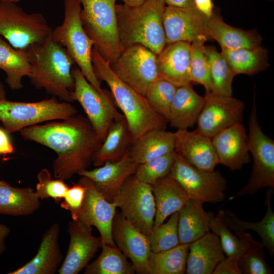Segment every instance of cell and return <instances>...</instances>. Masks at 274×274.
Instances as JSON below:
<instances>
[{
	"label": "cell",
	"instance_id": "816d5d0a",
	"mask_svg": "<svg viewBox=\"0 0 274 274\" xmlns=\"http://www.w3.org/2000/svg\"><path fill=\"white\" fill-rule=\"evenodd\" d=\"M129 6H137L143 3L146 0H119Z\"/></svg>",
	"mask_w": 274,
	"mask_h": 274
},
{
	"label": "cell",
	"instance_id": "44dd1931",
	"mask_svg": "<svg viewBox=\"0 0 274 274\" xmlns=\"http://www.w3.org/2000/svg\"><path fill=\"white\" fill-rule=\"evenodd\" d=\"M138 165L130 157L129 150L118 161H107L100 166L83 170L78 175L89 178L105 198L112 202L127 178L134 174Z\"/></svg>",
	"mask_w": 274,
	"mask_h": 274
},
{
	"label": "cell",
	"instance_id": "484cf974",
	"mask_svg": "<svg viewBox=\"0 0 274 274\" xmlns=\"http://www.w3.org/2000/svg\"><path fill=\"white\" fill-rule=\"evenodd\" d=\"M205 103L192 84L177 87L170 108L168 123L177 129H188L196 124Z\"/></svg>",
	"mask_w": 274,
	"mask_h": 274
},
{
	"label": "cell",
	"instance_id": "e575fe53",
	"mask_svg": "<svg viewBox=\"0 0 274 274\" xmlns=\"http://www.w3.org/2000/svg\"><path fill=\"white\" fill-rule=\"evenodd\" d=\"M233 230L243 246L242 254L238 260L242 274H272L273 271L266 262L264 247L262 242L255 241L251 235L236 227Z\"/></svg>",
	"mask_w": 274,
	"mask_h": 274
},
{
	"label": "cell",
	"instance_id": "ee69618b",
	"mask_svg": "<svg viewBox=\"0 0 274 274\" xmlns=\"http://www.w3.org/2000/svg\"><path fill=\"white\" fill-rule=\"evenodd\" d=\"M38 183L35 193L40 199L53 198L56 203L63 199L69 188L64 180L53 179L47 168H43L38 173Z\"/></svg>",
	"mask_w": 274,
	"mask_h": 274
},
{
	"label": "cell",
	"instance_id": "681fc988",
	"mask_svg": "<svg viewBox=\"0 0 274 274\" xmlns=\"http://www.w3.org/2000/svg\"><path fill=\"white\" fill-rule=\"evenodd\" d=\"M10 233V229L6 225L0 223V256L6 249V238Z\"/></svg>",
	"mask_w": 274,
	"mask_h": 274
},
{
	"label": "cell",
	"instance_id": "603a6c76",
	"mask_svg": "<svg viewBox=\"0 0 274 274\" xmlns=\"http://www.w3.org/2000/svg\"><path fill=\"white\" fill-rule=\"evenodd\" d=\"M60 226L55 223L42 236L36 255L22 266L8 274H54L63 261L59 244Z\"/></svg>",
	"mask_w": 274,
	"mask_h": 274
},
{
	"label": "cell",
	"instance_id": "4fadbf2b",
	"mask_svg": "<svg viewBox=\"0 0 274 274\" xmlns=\"http://www.w3.org/2000/svg\"><path fill=\"white\" fill-rule=\"evenodd\" d=\"M72 75L75 82L72 101L76 100L81 105L86 118L103 142L111 124L121 113L117 111L111 97L100 94L78 67L72 70Z\"/></svg>",
	"mask_w": 274,
	"mask_h": 274
},
{
	"label": "cell",
	"instance_id": "c3c4849f",
	"mask_svg": "<svg viewBox=\"0 0 274 274\" xmlns=\"http://www.w3.org/2000/svg\"><path fill=\"white\" fill-rule=\"evenodd\" d=\"M194 7L207 17L214 12V6L212 0H194Z\"/></svg>",
	"mask_w": 274,
	"mask_h": 274
},
{
	"label": "cell",
	"instance_id": "f546056e",
	"mask_svg": "<svg viewBox=\"0 0 274 274\" xmlns=\"http://www.w3.org/2000/svg\"><path fill=\"white\" fill-rule=\"evenodd\" d=\"M175 142V132L152 130L132 143L129 155L137 163H145L174 151Z\"/></svg>",
	"mask_w": 274,
	"mask_h": 274
},
{
	"label": "cell",
	"instance_id": "3957f363",
	"mask_svg": "<svg viewBox=\"0 0 274 274\" xmlns=\"http://www.w3.org/2000/svg\"><path fill=\"white\" fill-rule=\"evenodd\" d=\"M25 51L31 65L28 77L31 84L61 101H72L75 86L72 66L75 62L65 48L50 37L44 43Z\"/></svg>",
	"mask_w": 274,
	"mask_h": 274
},
{
	"label": "cell",
	"instance_id": "7a4b0ae2",
	"mask_svg": "<svg viewBox=\"0 0 274 274\" xmlns=\"http://www.w3.org/2000/svg\"><path fill=\"white\" fill-rule=\"evenodd\" d=\"M91 59L97 79L105 82L113 98L122 112L131 133L133 143L147 132L165 129L167 121L149 104L145 96L120 80L112 71L109 62L93 46Z\"/></svg>",
	"mask_w": 274,
	"mask_h": 274
},
{
	"label": "cell",
	"instance_id": "74e56055",
	"mask_svg": "<svg viewBox=\"0 0 274 274\" xmlns=\"http://www.w3.org/2000/svg\"><path fill=\"white\" fill-rule=\"evenodd\" d=\"M190 244L177 246L158 252L151 251L148 259L149 274H183Z\"/></svg>",
	"mask_w": 274,
	"mask_h": 274
},
{
	"label": "cell",
	"instance_id": "2e32d148",
	"mask_svg": "<svg viewBox=\"0 0 274 274\" xmlns=\"http://www.w3.org/2000/svg\"><path fill=\"white\" fill-rule=\"evenodd\" d=\"M207 17L195 7L166 5L162 16L166 44L177 42L191 43L196 40H209L205 31Z\"/></svg>",
	"mask_w": 274,
	"mask_h": 274
},
{
	"label": "cell",
	"instance_id": "ba28073f",
	"mask_svg": "<svg viewBox=\"0 0 274 274\" xmlns=\"http://www.w3.org/2000/svg\"><path fill=\"white\" fill-rule=\"evenodd\" d=\"M52 29L44 15L28 13L16 3L0 1V36L16 49L44 43Z\"/></svg>",
	"mask_w": 274,
	"mask_h": 274
},
{
	"label": "cell",
	"instance_id": "7bdbcfd3",
	"mask_svg": "<svg viewBox=\"0 0 274 274\" xmlns=\"http://www.w3.org/2000/svg\"><path fill=\"white\" fill-rule=\"evenodd\" d=\"M175 158V151L139 164L134 175L141 181L153 184L159 179L169 174Z\"/></svg>",
	"mask_w": 274,
	"mask_h": 274
},
{
	"label": "cell",
	"instance_id": "cb8c5ba5",
	"mask_svg": "<svg viewBox=\"0 0 274 274\" xmlns=\"http://www.w3.org/2000/svg\"><path fill=\"white\" fill-rule=\"evenodd\" d=\"M225 257L218 236L210 232L190 244L185 273L212 274Z\"/></svg>",
	"mask_w": 274,
	"mask_h": 274
},
{
	"label": "cell",
	"instance_id": "ab89813d",
	"mask_svg": "<svg viewBox=\"0 0 274 274\" xmlns=\"http://www.w3.org/2000/svg\"><path fill=\"white\" fill-rule=\"evenodd\" d=\"M177 88L170 82L158 79L150 85L145 95L151 106L167 122Z\"/></svg>",
	"mask_w": 274,
	"mask_h": 274
},
{
	"label": "cell",
	"instance_id": "d6a6232c",
	"mask_svg": "<svg viewBox=\"0 0 274 274\" xmlns=\"http://www.w3.org/2000/svg\"><path fill=\"white\" fill-rule=\"evenodd\" d=\"M0 68L6 74V82L12 90L23 88L22 79L28 77L31 72L26 52L14 48L1 36Z\"/></svg>",
	"mask_w": 274,
	"mask_h": 274
},
{
	"label": "cell",
	"instance_id": "4316f807",
	"mask_svg": "<svg viewBox=\"0 0 274 274\" xmlns=\"http://www.w3.org/2000/svg\"><path fill=\"white\" fill-rule=\"evenodd\" d=\"M151 186L156 207L153 227H156L172 214L180 211L189 198L169 174L159 179Z\"/></svg>",
	"mask_w": 274,
	"mask_h": 274
},
{
	"label": "cell",
	"instance_id": "83f0119b",
	"mask_svg": "<svg viewBox=\"0 0 274 274\" xmlns=\"http://www.w3.org/2000/svg\"><path fill=\"white\" fill-rule=\"evenodd\" d=\"M132 143V136L127 122L121 113L110 127L95 154L92 164L98 167L107 161L119 160L129 150Z\"/></svg>",
	"mask_w": 274,
	"mask_h": 274
},
{
	"label": "cell",
	"instance_id": "836d02e7",
	"mask_svg": "<svg viewBox=\"0 0 274 274\" xmlns=\"http://www.w3.org/2000/svg\"><path fill=\"white\" fill-rule=\"evenodd\" d=\"M221 54L237 75L243 74L255 75L269 66L268 51L260 46L236 49L222 48Z\"/></svg>",
	"mask_w": 274,
	"mask_h": 274
},
{
	"label": "cell",
	"instance_id": "d4e9b609",
	"mask_svg": "<svg viewBox=\"0 0 274 274\" xmlns=\"http://www.w3.org/2000/svg\"><path fill=\"white\" fill-rule=\"evenodd\" d=\"M209 40L217 41L221 48L236 49L260 46L262 38L255 30H246L229 25L214 11L205 21Z\"/></svg>",
	"mask_w": 274,
	"mask_h": 274
},
{
	"label": "cell",
	"instance_id": "d6986e66",
	"mask_svg": "<svg viewBox=\"0 0 274 274\" xmlns=\"http://www.w3.org/2000/svg\"><path fill=\"white\" fill-rule=\"evenodd\" d=\"M219 164L239 170L251 161L248 134L242 122H236L212 138Z\"/></svg>",
	"mask_w": 274,
	"mask_h": 274
},
{
	"label": "cell",
	"instance_id": "e0dca14e",
	"mask_svg": "<svg viewBox=\"0 0 274 274\" xmlns=\"http://www.w3.org/2000/svg\"><path fill=\"white\" fill-rule=\"evenodd\" d=\"M112 235L116 246L130 259L135 272L149 274L148 259L151 249L147 235L127 220L120 212H116L114 216Z\"/></svg>",
	"mask_w": 274,
	"mask_h": 274
},
{
	"label": "cell",
	"instance_id": "db71d44e",
	"mask_svg": "<svg viewBox=\"0 0 274 274\" xmlns=\"http://www.w3.org/2000/svg\"><path fill=\"white\" fill-rule=\"evenodd\" d=\"M0 1H3V2H5L16 3L17 2L22 1V0H0Z\"/></svg>",
	"mask_w": 274,
	"mask_h": 274
},
{
	"label": "cell",
	"instance_id": "f5cc1de1",
	"mask_svg": "<svg viewBox=\"0 0 274 274\" xmlns=\"http://www.w3.org/2000/svg\"><path fill=\"white\" fill-rule=\"evenodd\" d=\"M6 99V93L4 86L0 81V101Z\"/></svg>",
	"mask_w": 274,
	"mask_h": 274
},
{
	"label": "cell",
	"instance_id": "9a60e30c",
	"mask_svg": "<svg viewBox=\"0 0 274 274\" xmlns=\"http://www.w3.org/2000/svg\"><path fill=\"white\" fill-rule=\"evenodd\" d=\"M78 182L85 188V194L77 220L87 226H95L100 234L102 245H115L112 226L117 212L116 203L107 200L87 177L82 176Z\"/></svg>",
	"mask_w": 274,
	"mask_h": 274
},
{
	"label": "cell",
	"instance_id": "8d00e7d4",
	"mask_svg": "<svg viewBox=\"0 0 274 274\" xmlns=\"http://www.w3.org/2000/svg\"><path fill=\"white\" fill-rule=\"evenodd\" d=\"M210 67L211 92L223 96H232V82L236 75L221 52L214 46H205Z\"/></svg>",
	"mask_w": 274,
	"mask_h": 274
},
{
	"label": "cell",
	"instance_id": "ac0fdd59",
	"mask_svg": "<svg viewBox=\"0 0 274 274\" xmlns=\"http://www.w3.org/2000/svg\"><path fill=\"white\" fill-rule=\"evenodd\" d=\"M67 231L70 244L57 272L59 274H77L87 265L101 247V238L93 235L92 227L87 226L79 220L69 222Z\"/></svg>",
	"mask_w": 274,
	"mask_h": 274
},
{
	"label": "cell",
	"instance_id": "f35d334b",
	"mask_svg": "<svg viewBox=\"0 0 274 274\" xmlns=\"http://www.w3.org/2000/svg\"><path fill=\"white\" fill-rule=\"evenodd\" d=\"M179 212L172 214L166 223L153 227L147 236L151 251L158 252L173 248L180 244L178 230Z\"/></svg>",
	"mask_w": 274,
	"mask_h": 274
},
{
	"label": "cell",
	"instance_id": "ffe728a7",
	"mask_svg": "<svg viewBox=\"0 0 274 274\" xmlns=\"http://www.w3.org/2000/svg\"><path fill=\"white\" fill-rule=\"evenodd\" d=\"M175 135L176 153L199 169L215 170L219 162L211 138L188 129H177Z\"/></svg>",
	"mask_w": 274,
	"mask_h": 274
},
{
	"label": "cell",
	"instance_id": "52a82bcc",
	"mask_svg": "<svg viewBox=\"0 0 274 274\" xmlns=\"http://www.w3.org/2000/svg\"><path fill=\"white\" fill-rule=\"evenodd\" d=\"M77 114L70 102L53 96L37 102L0 101V121L8 133L40 123L67 119Z\"/></svg>",
	"mask_w": 274,
	"mask_h": 274
},
{
	"label": "cell",
	"instance_id": "d590c367",
	"mask_svg": "<svg viewBox=\"0 0 274 274\" xmlns=\"http://www.w3.org/2000/svg\"><path fill=\"white\" fill-rule=\"evenodd\" d=\"M99 256L85 267V274H133L131 262L116 245L102 244Z\"/></svg>",
	"mask_w": 274,
	"mask_h": 274
},
{
	"label": "cell",
	"instance_id": "5bb4252c",
	"mask_svg": "<svg viewBox=\"0 0 274 274\" xmlns=\"http://www.w3.org/2000/svg\"><path fill=\"white\" fill-rule=\"evenodd\" d=\"M205 103L198 117L196 131L212 138L236 122H242L244 102L232 96L206 93Z\"/></svg>",
	"mask_w": 274,
	"mask_h": 274
},
{
	"label": "cell",
	"instance_id": "7dc6e473",
	"mask_svg": "<svg viewBox=\"0 0 274 274\" xmlns=\"http://www.w3.org/2000/svg\"><path fill=\"white\" fill-rule=\"evenodd\" d=\"M14 151V147L5 130L0 128V155L11 154Z\"/></svg>",
	"mask_w": 274,
	"mask_h": 274
},
{
	"label": "cell",
	"instance_id": "f6af8a7d",
	"mask_svg": "<svg viewBox=\"0 0 274 274\" xmlns=\"http://www.w3.org/2000/svg\"><path fill=\"white\" fill-rule=\"evenodd\" d=\"M85 194V188L78 182L69 187L61 203L62 208L70 212L72 220H76L81 210Z\"/></svg>",
	"mask_w": 274,
	"mask_h": 274
},
{
	"label": "cell",
	"instance_id": "277c9868",
	"mask_svg": "<svg viewBox=\"0 0 274 274\" xmlns=\"http://www.w3.org/2000/svg\"><path fill=\"white\" fill-rule=\"evenodd\" d=\"M164 0H146L137 6H116L120 41L124 49L141 44L157 55L166 45L162 22Z\"/></svg>",
	"mask_w": 274,
	"mask_h": 274
},
{
	"label": "cell",
	"instance_id": "1f68e13d",
	"mask_svg": "<svg viewBox=\"0 0 274 274\" xmlns=\"http://www.w3.org/2000/svg\"><path fill=\"white\" fill-rule=\"evenodd\" d=\"M273 193V188H269L265 198L266 213L262 219L259 222L241 220L230 210H226L224 212V220L229 228L236 227L244 231H254L260 236L261 242L271 256L274 255V213L271 205Z\"/></svg>",
	"mask_w": 274,
	"mask_h": 274
},
{
	"label": "cell",
	"instance_id": "6da1fadb",
	"mask_svg": "<svg viewBox=\"0 0 274 274\" xmlns=\"http://www.w3.org/2000/svg\"><path fill=\"white\" fill-rule=\"evenodd\" d=\"M19 132L24 139L56 152L54 176L63 180L87 169L102 142L88 119L77 114L65 119L27 127Z\"/></svg>",
	"mask_w": 274,
	"mask_h": 274
},
{
	"label": "cell",
	"instance_id": "60d3db41",
	"mask_svg": "<svg viewBox=\"0 0 274 274\" xmlns=\"http://www.w3.org/2000/svg\"><path fill=\"white\" fill-rule=\"evenodd\" d=\"M225 211L220 209L210 223V229L216 234L226 257L238 260L243 251V245L236 235L233 234L224 220Z\"/></svg>",
	"mask_w": 274,
	"mask_h": 274
},
{
	"label": "cell",
	"instance_id": "f1b7e54d",
	"mask_svg": "<svg viewBox=\"0 0 274 274\" xmlns=\"http://www.w3.org/2000/svg\"><path fill=\"white\" fill-rule=\"evenodd\" d=\"M214 216L212 211L204 210L203 203L189 199L179 211L180 244H190L210 232V223Z\"/></svg>",
	"mask_w": 274,
	"mask_h": 274
},
{
	"label": "cell",
	"instance_id": "8992f818",
	"mask_svg": "<svg viewBox=\"0 0 274 274\" xmlns=\"http://www.w3.org/2000/svg\"><path fill=\"white\" fill-rule=\"evenodd\" d=\"M79 1L84 29L110 65L123 50L118 29L116 0Z\"/></svg>",
	"mask_w": 274,
	"mask_h": 274
},
{
	"label": "cell",
	"instance_id": "bcb514c9",
	"mask_svg": "<svg viewBox=\"0 0 274 274\" xmlns=\"http://www.w3.org/2000/svg\"><path fill=\"white\" fill-rule=\"evenodd\" d=\"M213 274H242L238 260L225 257L215 268Z\"/></svg>",
	"mask_w": 274,
	"mask_h": 274
},
{
	"label": "cell",
	"instance_id": "9c48e42d",
	"mask_svg": "<svg viewBox=\"0 0 274 274\" xmlns=\"http://www.w3.org/2000/svg\"><path fill=\"white\" fill-rule=\"evenodd\" d=\"M256 97H254L249 121V149L253 160L247 183L229 200L252 195L260 189L274 188V141L262 131L259 123Z\"/></svg>",
	"mask_w": 274,
	"mask_h": 274
},
{
	"label": "cell",
	"instance_id": "7402d4cb",
	"mask_svg": "<svg viewBox=\"0 0 274 274\" xmlns=\"http://www.w3.org/2000/svg\"><path fill=\"white\" fill-rule=\"evenodd\" d=\"M191 45L187 42L167 44L157 55L159 77L177 87L192 84L190 77Z\"/></svg>",
	"mask_w": 274,
	"mask_h": 274
},
{
	"label": "cell",
	"instance_id": "4dcf8cb0",
	"mask_svg": "<svg viewBox=\"0 0 274 274\" xmlns=\"http://www.w3.org/2000/svg\"><path fill=\"white\" fill-rule=\"evenodd\" d=\"M40 205V199L32 188L15 187L0 180V214L28 216L39 209Z\"/></svg>",
	"mask_w": 274,
	"mask_h": 274
},
{
	"label": "cell",
	"instance_id": "b9f144b4",
	"mask_svg": "<svg viewBox=\"0 0 274 274\" xmlns=\"http://www.w3.org/2000/svg\"><path fill=\"white\" fill-rule=\"evenodd\" d=\"M205 42L199 40L191 43L190 77L191 83L202 85L206 93H209L211 89V81L209 64L205 53Z\"/></svg>",
	"mask_w": 274,
	"mask_h": 274
},
{
	"label": "cell",
	"instance_id": "f907efd6",
	"mask_svg": "<svg viewBox=\"0 0 274 274\" xmlns=\"http://www.w3.org/2000/svg\"><path fill=\"white\" fill-rule=\"evenodd\" d=\"M165 4L178 7H194V0H164Z\"/></svg>",
	"mask_w": 274,
	"mask_h": 274
},
{
	"label": "cell",
	"instance_id": "5b68a950",
	"mask_svg": "<svg viewBox=\"0 0 274 274\" xmlns=\"http://www.w3.org/2000/svg\"><path fill=\"white\" fill-rule=\"evenodd\" d=\"M64 19L52 30L51 39L64 47L86 80L102 96L110 97L96 78L91 59L93 41L84 29L80 17L79 0H64Z\"/></svg>",
	"mask_w": 274,
	"mask_h": 274
},
{
	"label": "cell",
	"instance_id": "30bf717a",
	"mask_svg": "<svg viewBox=\"0 0 274 274\" xmlns=\"http://www.w3.org/2000/svg\"><path fill=\"white\" fill-rule=\"evenodd\" d=\"M169 175L180 184L190 199L203 204L216 203L226 198L227 181L219 171L208 172L199 169L175 152Z\"/></svg>",
	"mask_w": 274,
	"mask_h": 274
},
{
	"label": "cell",
	"instance_id": "8fae6325",
	"mask_svg": "<svg viewBox=\"0 0 274 274\" xmlns=\"http://www.w3.org/2000/svg\"><path fill=\"white\" fill-rule=\"evenodd\" d=\"M112 202L134 226L147 236L150 234L156 214L151 185L132 175L125 181Z\"/></svg>",
	"mask_w": 274,
	"mask_h": 274
},
{
	"label": "cell",
	"instance_id": "7c38bea8",
	"mask_svg": "<svg viewBox=\"0 0 274 274\" xmlns=\"http://www.w3.org/2000/svg\"><path fill=\"white\" fill-rule=\"evenodd\" d=\"M110 65L120 80L144 96L150 85L160 79L157 54L141 44L124 49Z\"/></svg>",
	"mask_w": 274,
	"mask_h": 274
}]
</instances>
